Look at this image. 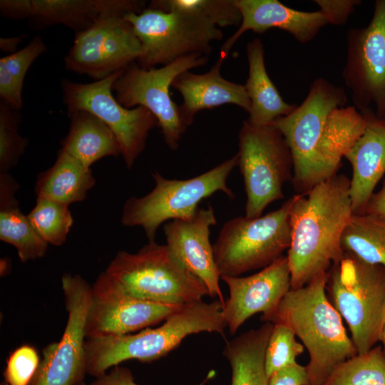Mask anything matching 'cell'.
<instances>
[{
	"instance_id": "f546056e",
	"label": "cell",
	"mask_w": 385,
	"mask_h": 385,
	"mask_svg": "<svg viewBox=\"0 0 385 385\" xmlns=\"http://www.w3.org/2000/svg\"><path fill=\"white\" fill-rule=\"evenodd\" d=\"M324 385H385V354L381 346L339 365Z\"/></svg>"
},
{
	"instance_id": "8fae6325",
	"label": "cell",
	"mask_w": 385,
	"mask_h": 385,
	"mask_svg": "<svg viewBox=\"0 0 385 385\" xmlns=\"http://www.w3.org/2000/svg\"><path fill=\"white\" fill-rule=\"evenodd\" d=\"M208 56L192 53L160 66L145 69L134 62L114 82L116 100L126 108L143 106L157 118L167 146L175 150L188 125L180 106L171 98L170 88L178 76L207 63Z\"/></svg>"
},
{
	"instance_id": "5bb4252c",
	"label": "cell",
	"mask_w": 385,
	"mask_h": 385,
	"mask_svg": "<svg viewBox=\"0 0 385 385\" xmlns=\"http://www.w3.org/2000/svg\"><path fill=\"white\" fill-rule=\"evenodd\" d=\"M342 76L354 106L385 119V0L376 1L366 27L348 31Z\"/></svg>"
},
{
	"instance_id": "f1b7e54d",
	"label": "cell",
	"mask_w": 385,
	"mask_h": 385,
	"mask_svg": "<svg viewBox=\"0 0 385 385\" xmlns=\"http://www.w3.org/2000/svg\"><path fill=\"white\" fill-rule=\"evenodd\" d=\"M342 245L345 252L385 268L384 223L366 214H354L344 232Z\"/></svg>"
},
{
	"instance_id": "7c38bea8",
	"label": "cell",
	"mask_w": 385,
	"mask_h": 385,
	"mask_svg": "<svg viewBox=\"0 0 385 385\" xmlns=\"http://www.w3.org/2000/svg\"><path fill=\"white\" fill-rule=\"evenodd\" d=\"M123 71L88 83L63 78L61 88L67 114L86 111L106 123L119 143L126 168L130 169L144 150L150 132L158 126V122L146 108H126L116 100L112 87Z\"/></svg>"
},
{
	"instance_id": "ac0fdd59",
	"label": "cell",
	"mask_w": 385,
	"mask_h": 385,
	"mask_svg": "<svg viewBox=\"0 0 385 385\" xmlns=\"http://www.w3.org/2000/svg\"><path fill=\"white\" fill-rule=\"evenodd\" d=\"M145 4L139 0H1L0 12L9 19L28 20L36 29L61 24L76 34L102 15L140 13Z\"/></svg>"
},
{
	"instance_id": "3957f363",
	"label": "cell",
	"mask_w": 385,
	"mask_h": 385,
	"mask_svg": "<svg viewBox=\"0 0 385 385\" xmlns=\"http://www.w3.org/2000/svg\"><path fill=\"white\" fill-rule=\"evenodd\" d=\"M220 300L183 305L161 325L135 334L86 338L87 374L98 378L123 361L152 362L170 353L188 336L202 332L224 335L227 324Z\"/></svg>"
},
{
	"instance_id": "6da1fadb",
	"label": "cell",
	"mask_w": 385,
	"mask_h": 385,
	"mask_svg": "<svg viewBox=\"0 0 385 385\" xmlns=\"http://www.w3.org/2000/svg\"><path fill=\"white\" fill-rule=\"evenodd\" d=\"M349 187V178L336 174L292 196L287 255L291 289L305 286L343 258L342 239L354 215Z\"/></svg>"
},
{
	"instance_id": "5b68a950",
	"label": "cell",
	"mask_w": 385,
	"mask_h": 385,
	"mask_svg": "<svg viewBox=\"0 0 385 385\" xmlns=\"http://www.w3.org/2000/svg\"><path fill=\"white\" fill-rule=\"evenodd\" d=\"M101 274L120 293L151 302L183 305L210 295L203 282L155 240L135 253L118 251Z\"/></svg>"
},
{
	"instance_id": "83f0119b",
	"label": "cell",
	"mask_w": 385,
	"mask_h": 385,
	"mask_svg": "<svg viewBox=\"0 0 385 385\" xmlns=\"http://www.w3.org/2000/svg\"><path fill=\"white\" fill-rule=\"evenodd\" d=\"M47 51L40 36L24 48L0 58L1 101L14 110L23 108L22 90L26 75L33 63Z\"/></svg>"
},
{
	"instance_id": "74e56055",
	"label": "cell",
	"mask_w": 385,
	"mask_h": 385,
	"mask_svg": "<svg viewBox=\"0 0 385 385\" xmlns=\"http://www.w3.org/2000/svg\"><path fill=\"white\" fill-rule=\"evenodd\" d=\"M90 385H138L131 371L124 366H115L109 372L96 378Z\"/></svg>"
},
{
	"instance_id": "44dd1931",
	"label": "cell",
	"mask_w": 385,
	"mask_h": 385,
	"mask_svg": "<svg viewBox=\"0 0 385 385\" xmlns=\"http://www.w3.org/2000/svg\"><path fill=\"white\" fill-rule=\"evenodd\" d=\"M366 125L345 155L351 165L349 195L354 214H362L374 188L385 174V119L361 113Z\"/></svg>"
},
{
	"instance_id": "4316f807",
	"label": "cell",
	"mask_w": 385,
	"mask_h": 385,
	"mask_svg": "<svg viewBox=\"0 0 385 385\" xmlns=\"http://www.w3.org/2000/svg\"><path fill=\"white\" fill-rule=\"evenodd\" d=\"M273 325L266 322L227 342L223 354L231 367V385H268L265 356Z\"/></svg>"
},
{
	"instance_id": "30bf717a",
	"label": "cell",
	"mask_w": 385,
	"mask_h": 385,
	"mask_svg": "<svg viewBox=\"0 0 385 385\" xmlns=\"http://www.w3.org/2000/svg\"><path fill=\"white\" fill-rule=\"evenodd\" d=\"M123 17L141 43L142 52L136 61L145 69L165 66L192 53L208 56L212 51L211 43L223 37L217 26L185 13L146 7Z\"/></svg>"
},
{
	"instance_id": "ffe728a7",
	"label": "cell",
	"mask_w": 385,
	"mask_h": 385,
	"mask_svg": "<svg viewBox=\"0 0 385 385\" xmlns=\"http://www.w3.org/2000/svg\"><path fill=\"white\" fill-rule=\"evenodd\" d=\"M242 21L237 31L222 44L220 53L226 58L235 43L248 31L262 34L277 28L288 32L300 43L311 41L329 24L320 11H302L288 7L277 0H234Z\"/></svg>"
},
{
	"instance_id": "8d00e7d4",
	"label": "cell",
	"mask_w": 385,
	"mask_h": 385,
	"mask_svg": "<svg viewBox=\"0 0 385 385\" xmlns=\"http://www.w3.org/2000/svg\"><path fill=\"white\" fill-rule=\"evenodd\" d=\"M268 385H309L306 367L298 363L285 367L269 378Z\"/></svg>"
},
{
	"instance_id": "d6a6232c",
	"label": "cell",
	"mask_w": 385,
	"mask_h": 385,
	"mask_svg": "<svg viewBox=\"0 0 385 385\" xmlns=\"http://www.w3.org/2000/svg\"><path fill=\"white\" fill-rule=\"evenodd\" d=\"M20 111L0 101V173H7L24 153L28 140L20 135Z\"/></svg>"
},
{
	"instance_id": "9a60e30c",
	"label": "cell",
	"mask_w": 385,
	"mask_h": 385,
	"mask_svg": "<svg viewBox=\"0 0 385 385\" xmlns=\"http://www.w3.org/2000/svg\"><path fill=\"white\" fill-rule=\"evenodd\" d=\"M124 13L101 16L75 35L64 58L65 68L98 81L124 70L138 60L142 45Z\"/></svg>"
},
{
	"instance_id": "1f68e13d",
	"label": "cell",
	"mask_w": 385,
	"mask_h": 385,
	"mask_svg": "<svg viewBox=\"0 0 385 385\" xmlns=\"http://www.w3.org/2000/svg\"><path fill=\"white\" fill-rule=\"evenodd\" d=\"M27 217L40 237L54 246L66 242L73 222L68 205L43 198H36Z\"/></svg>"
},
{
	"instance_id": "e575fe53",
	"label": "cell",
	"mask_w": 385,
	"mask_h": 385,
	"mask_svg": "<svg viewBox=\"0 0 385 385\" xmlns=\"http://www.w3.org/2000/svg\"><path fill=\"white\" fill-rule=\"evenodd\" d=\"M41 360L36 348L24 344L14 349L6 359L3 376L9 385H29Z\"/></svg>"
},
{
	"instance_id": "4fadbf2b",
	"label": "cell",
	"mask_w": 385,
	"mask_h": 385,
	"mask_svg": "<svg viewBox=\"0 0 385 385\" xmlns=\"http://www.w3.org/2000/svg\"><path fill=\"white\" fill-rule=\"evenodd\" d=\"M68 319L57 342L42 351L36 373L29 385H80L86 371V324L92 299V286L78 274L61 278Z\"/></svg>"
},
{
	"instance_id": "b9f144b4",
	"label": "cell",
	"mask_w": 385,
	"mask_h": 385,
	"mask_svg": "<svg viewBox=\"0 0 385 385\" xmlns=\"http://www.w3.org/2000/svg\"><path fill=\"white\" fill-rule=\"evenodd\" d=\"M0 385H9L5 381L1 382Z\"/></svg>"
},
{
	"instance_id": "d6986e66",
	"label": "cell",
	"mask_w": 385,
	"mask_h": 385,
	"mask_svg": "<svg viewBox=\"0 0 385 385\" xmlns=\"http://www.w3.org/2000/svg\"><path fill=\"white\" fill-rule=\"evenodd\" d=\"M217 220L212 206L198 208L188 220H173L163 226L166 246L184 267L207 287L209 296L223 305L218 272L210 243V228Z\"/></svg>"
},
{
	"instance_id": "52a82bcc",
	"label": "cell",
	"mask_w": 385,
	"mask_h": 385,
	"mask_svg": "<svg viewBox=\"0 0 385 385\" xmlns=\"http://www.w3.org/2000/svg\"><path fill=\"white\" fill-rule=\"evenodd\" d=\"M237 165L235 154L188 179H168L155 171L152 173L153 189L143 197H130L125 201L121 223L127 227H141L148 241H154L157 230L163 222L190 219L198 210L199 203L212 194L222 192L233 199L235 194L227 182Z\"/></svg>"
},
{
	"instance_id": "484cf974",
	"label": "cell",
	"mask_w": 385,
	"mask_h": 385,
	"mask_svg": "<svg viewBox=\"0 0 385 385\" xmlns=\"http://www.w3.org/2000/svg\"><path fill=\"white\" fill-rule=\"evenodd\" d=\"M96 179L89 167L60 149L54 164L37 178L36 198L68 205L84 200Z\"/></svg>"
},
{
	"instance_id": "60d3db41",
	"label": "cell",
	"mask_w": 385,
	"mask_h": 385,
	"mask_svg": "<svg viewBox=\"0 0 385 385\" xmlns=\"http://www.w3.org/2000/svg\"><path fill=\"white\" fill-rule=\"evenodd\" d=\"M379 342L381 343V348L385 354V322L381 329V331L379 335Z\"/></svg>"
},
{
	"instance_id": "836d02e7",
	"label": "cell",
	"mask_w": 385,
	"mask_h": 385,
	"mask_svg": "<svg viewBox=\"0 0 385 385\" xmlns=\"http://www.w3.org/2000/svg\"><path fill=\"white\" fill-rule=\"evenodd\" d=\"M304 351V345L296 340L291 328L274 324L265 356V366L270 378L275 372L297 364V358Z\"/></svg>"
},
{
	"instance_id": "2e32d148",
	"label": "cell",
	"mask_w": 385,
	"mask_h": 385,
	"mask_svg": "<svg viewBox=\"0 0 385 385\" xmlns=\"http://www.w3.org/2000/svg\"><path fill=\"white\" fill-rule=\"evenodd\" d=\"M182 306L127 296L114 289L100 274L92 286L86 337L100 338L138 332L163 322Z\"/></svg>"
},
{
	"instance_id": "7bdbcfd3",
	"label": "cell",
	"mask_w": 385,
	"mask_h": 385,
	"mask_svg": "<svg viewBox=\"0 0 385 385\" xmlns=\"http://www.w3.org/2000/svg\"><path fill=\"white\" fill-rule=\"evenodd\" d=\"M80 385H87V384L85 383V381H83V382L81 384H80Z\"/></svg>"
},
{
	"instance_id": "603a6c76",
	"label": "cell",
	"mask_w": 385,
	"mask_h": 385,
	"mask_svg": "<svg viewBox=\"0 0 385 385\" xmlns=\"http://www.w3.org/2000/svg\"><path fill=\"white\" fill-rule=\"evenodd\" d=\"M246 50L249 72L244 86L251 104L247 120L257 125L272 124L293 112L297 105L285 102L270 79L265 68L262 41L254 38L248 42Z\"/></svg>"
},
{
	"instance_id": "9c48e42d",
	"label": "cell",
	"mask_w": 385,
	"mask_h": 385,
	"mask_svg": "<svg viewBox=\"0 0 385 385\" xmlns=\"http://www.w3.org/2000/svg\"><path fill=\"white\" fill-rule=\"evenodd\" d=\"M236 154L247 196L245 215L258 217L269 205L284 198L283 186L293 176L290 149L273 124L257 125L246 120Z\"/></svg>"
},
{
	"instance_id": "d590c367",
	"label": "cell",
	"mask_w": 385,
	"mask_h": 385,
	"mask_svg": "<svg viewBox=\"0 0 385 385\" xmlns=\"http://www.w3.org/2000/svg\"><path fill=\"white\" fill-rule=\"evenodd\" d=\"M314 2L329 23L338 26L346 21L354 6L360 3L357 0H316Z\"/></svg>"
},
{
	"instance_id": "f35d334b",
	"label": "cell",
	"mask_w": 385,
	"mask_h": 385,
	"mask_svg": "<svg viewBox=\"0 0 385 385\" xmlns=\"http://www.w3.org/2000/svg\"><path fill=\"white\" fill-rule=\"evenodd\" d=\"M362 214L385 224V180L380 190L372 194Z\"/></svg>"
},
{
	"instance_id": "7402d4cb",
	"label": "cell",
	"mask_w": 385,
	"mask_h": 385,
	"mask_svg": "<svg viewBox=\"0 0 385 385\" xmlns=\"http://www.w3.org/2000/svg\"><path fill=\"white\" fill-rule=\"evenodd\" d=\"M226 57L220 53L215 63L206 73L197 74L190 71L178 76L171 87L183 96L179 106L183 118L189 126L201 110L225 104H234L249 113L250 101L245 86L224 78L220 69Z\"/></svg>"
},
{
	"instance_id": "ba28073f",
	"label": "cell",
	"mask_w": 385,
	"mask_h": 385,
	"mask_svg": "<svg viewBox=\"0 0 385 385\" xmlns=\"http://www.w3.org/2000/svg\"><path fill=\"white\" fill-rule=\"evenodd\" d=\"M292 204V196L265 215L238 216L223 224L212 245L220 277L264 268L283 255L291 242Z\"/></svg>"
},
{
	"instance_id": "277c9868",
	"label": "cell",
	"mask_w": 385,
	"mask_h": 385,
	"mask_svg": "<svg viewBox=\"0 0 385 385\" xmlns=\"http://www.w3.org/2000/svg\"><path fill=\"white\" fill-rule=\"evenodd\" d=\"M343 88L317 78L301 105L272 124L283 135L292 155V184L304 194L318 182L325 169L333 138L332 111L346 106Z\"/></svg>"
},
{
	"instance_id": "8992f818",
	"label": "cell",
	"mask_w": 385,
	"mask_h": 385,
	"mask_svg": "<svg viewBox=\"0 0 385 385\" xmlns=\"http://www.w3.org/2000/svg\"><path fill=\"white\" fill-rule=\"evenodd\" d=\"M326 292L346 322L357 354L375 346L385 322V268L345 252L327 272Z\"/></svg>"
},
{
	"instance_id": "4dcf8cb0",
	"label": "cell",
	"mask_w": 385,
	"mask_h": 385,
	"mask_svg": "<svg viewBox=\"0 0 385 385\" xmlns=\"http://www.w3.org/2000/svg\"><path fill=\"white\" fill-rule=\"evenodd\" d=\"M148 8L190 14L220 27L240 26L241 14L234 0H153Z\"/></svg>"
},
{
	"instance_id": "e0dca14e",
	"label": "cell",
	"mask_w": 385,
	"mask_h": 385,
	"mask_svg": "<svg viewBox=\"0 0 385 385\" xmlns=\"http://www.w3.org/2000/svg\"><path fill=\"white\" fill-rule=\"evenodd\" d=\"M220 279L229 289L222 314L231 335L255 314L262 313V320L267 322L291 289L290 270L284 255L252 275Z\"/></svg>"
},
{
	"instance_id": "7a4b0ae2",
	"label": "cell",
	"mask_w": 385,
	"mask_h": 385,
	"mask_svg": "<svg viewBox=\"0 0 385 385\" xmlns=\"http://www.w3.org/2000/svg\"><path fill=\"white\" fill-rule=\"evenodd\" d=\"M327 272L302 287L290 289L267 321L288 326L307 348L309 385H324L339 365L357 354L327 297Z\"/></svg>"
},
{
	"instance_id": "cb8c5ba5",
	"label": "cell",
	"mask_w": 385,
	"mask_h": 385,
	"mask_svg": "<svg viewBox=\"0 0 385 385\" xmlns=\"http://www.w3.org/2000/svg\"><path fill=\"white\" fill-rule=\"evenodd\" d=\"M19 185L7 173H0V240L12 245L21 262L43 257L48 244L36 233L19 207L15 194Z\"/></svg>"
},
{
	"instance_id": "d4e9b609",
	"label": "cell",
	"mask_w": 385,
	"mask_h": 385,
	"mask_svg": "<svg viewBox=\"0 0 385 385\" xmlns=\"http://www.w3.org/2000/svg\"><path fill=\"white\" fill-rule=\"evenodd\" d=\"M68 115L70 127L61 142L62 150L89 168L103 158L121 155L113 132L98 118L86 111H77Z\"/></svg>"
},
{
	"instance_id": "ab89813d",
	"label": "cell",
	"mask_w": 385,
	"mask_h": 385,
	"mask_svg": "<svg viewBox=\"0 0 385 385\" xmlns=\"http://www.w3.org/2000/svg\"><path fill=\"white\" fill-rule=\"evenodd\" d=\"M24 38V36L1 37L0 38V49L4 52L9 53V54L15 53Z\"/></svg>"
}]
</instances>
